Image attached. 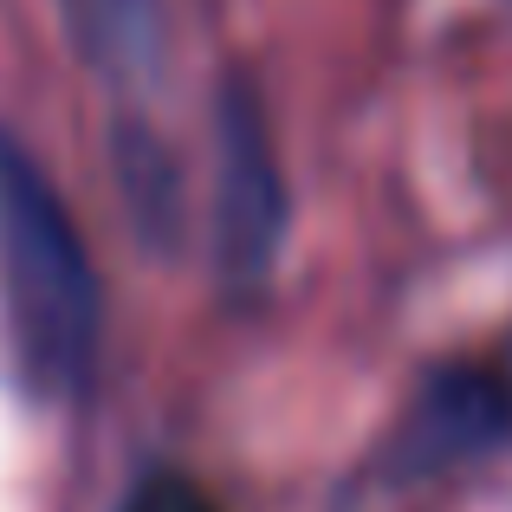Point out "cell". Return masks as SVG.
<instances>
[{"instance_id": "6da1fadb", "label": "cell", "mask_w": 512, "mask_h": 512, "mask_svg": "<svg viewBox=\"0 0 512 512\" xmlns=\"http://www.w3.org/2000/svg\"><path fill=\"white\" fill-rule=\"evenodd\" d=\"M0 312L26 383L78 396L98 370L104 299L65 195L20 137L0 130Z\"/></svg>"}, {"instance_id": "7a4b0ae2", "label": "cell", "mask_w": 512, "mask_h": 512, "mask_svg": "<svg viewBox=\"0 0 512 512\" xmlns=\"http://www.w3.org/2000/svg\"><path fill=\"white\" fill-rule=\"evenodd\" d=\"M286 247V175L273 156L266 111L240 78H227L214 111V266L234 292L266 286Z\"/></svg>"}, {"instance_id": "3957f363", "label": "cell", "mask_w": 512, "mask_h": 512, "mask_svg": "<svg viewBox=\"0 0 512 512\" xmlns=\"http://www.w3.org/2000/svg\"><path fill=\"white\" fill-rule=\"evenodd\" d=\"M512 402L487 370H435L415 389L402 428L389 435V474L396 480H435L461 461H480L506 435Z\"/></svg>"}, {"instance_id": "277c9868", "label": "cell", "mask_w": 512, "mask_h": 512, "mask_svg": "<svg viewBox=\"0 0 512 512\" xmlns=\"http://www.w3.org/2000/svg\"><path fill=\"white\" fill-rule=\"evenodd\" d=\"M59 20L111 91H150L163 78V0H59Z\"/></svg>"}, {"instance_id": "5b68a950", "label": "cell", "mask_w": 512, "mask_h": 512, "mask_svg": "<svg viewBox=\"0 0 512 512\" xmlns=\"http://www.w3.org/2000/svg\"><path fill=\"white\" fill-rule=\"evenodd\" d=\"M117 163H124V182H130V208H137V227L156 240L175 234V221H182V188H175V169L163 156V143L150 137V130L124 124L117 130Z\"/></svg>"}, {"instance_id": "8992f818", "label": "cell", "mask_w": 512, "mask_h": 512, "mask_svg": "<svg viewBox=\"0 0 512 512\" xmlns=\"http://www.w3.org/2000/svg\"><path fill=\"white\" fill-rule=\"evenodd\" d=\"M117 512H214V500L182 474H150Z\"/></svg>"}]
</instances>
